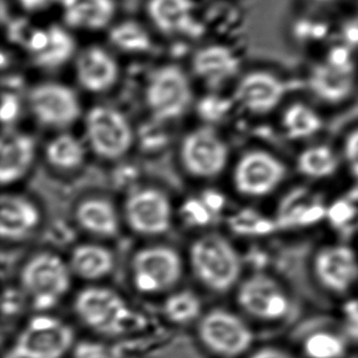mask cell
<instances>
[{"instance_id": "26", "label": "cell", "mask_w": 358, "mask_h": 358, "mask_svg": "<svg viewBox=\"0 0 358 358\" xmlns=\"http://www.w3.org/2000/svg\"><path fill=\"white\" fill-rule=\"evenodd\" d=\"M114 266V255L100 245L81 244L71 255V270L83 280H101L113 271Z\"/></svg>"}, {"instance_id": "33", "label": "cell", "mask_w": 358, "mask_h": 358, "mask_svg": "<svg viewBox=\"0 0 358 358\" xmlns=\"http://www.w3.org/2000/svg\"><path fill=\"white\" fill-rule=\"evenodd\" d=\"M110 41L115 47L129 53H142L152 47L148 33L135 22H123L110 30Z\"/></svg>"}, {"instance_id": "7", "label": "cell", "mask_w": 358, "mask_h": 358, "mask_svg": "<svg viewBox=\"0 0 358 358\" xmlns=\"http://www.w3.org/2000/svg\"><path fill=\"white\" fill-rule=\"evenodd\" d=\"M74 310L87 328L108 336L122 334L133 320V312L125 299L106 287L81 290L75 299Z\"/></svg>"}, {"instance_id": "22", "label": "cell", "mask_w": 358, "mask_h": 358, "mask_svg": "<svg viewBox=\"0 0 358 358\" xmlns=\"http://www.w3.org/2000/svg\"><path fill=\"white\" fill-rule=\"evenodd\" d=\"M148 14L155 26L164 33L194 32L192 0H148Z\"/></svg>"}, {"instance_id": "28", "label": "cell", "mask_w": 358, "mask_h": 358, "mask_svg": "<svg viewBox=\"0 0 358 358\" xmlns=\"http://www.w3.org/2000/svg\"><path fill=\"white\" fill-rule=\"evenodd\" d=\"M282 131L291 140L309 139L322 129L320 115L308 104L295 102L285 110L282 116Z\"/></svg>"}, {"instance_id": "8", "label": "cell", "mask_w": 358, "mask_h": 358, "mask_svg": "<svg viewBox=\"0 0 358 358\" xmlns=\"http://www.w3.org/2000/svg\"><path fill=\"white\" fill-rule=\"evenodd\" d=\"M131 273L139 292L155 294L178 284L183 274V261L171 247H146L134 255Z\"/></svg>"}, {"instance_id": "12", "label": "cell", "mask_w": 358, "mask_h": 358, "mask_svg": "<svg viewBox=\"0 0 358 358\" xmlns=\"http://www.w3.org/2000/svg\"><path fill=\"white\" fill-rule=\"evenodd\" d=\"M228 148L210 129H199L184 139L181 158L185 169L200 178L220 175L228 162Z\"/></svg>"}, {"instance_id": "42", "label": "cell", "mask_w": 358, "mask_h": 358, "mask_svg": "<svg viewBox=\"0 0 358 358\" xmlns=\"http://www.w3.org/2000/svg\"><path fill=\"white\" fill-rule=\"evenodd\" d=\"M356 294H357V295H358V289H357V293H356Z\"/></svg>"}, {"instance_id": "20", "label": "cell", "mask_w": 358, "mask_h": 358, "mask_svg": "<svg viewBox=\"0 0 358 358\" xmlns=\"http://www.w3.org/2000/svg\"><path fill=\"white\" fill-rule=\"evenodd\" d=\"M35 141L26 134H11L3 137L0 146V182L10 185L22 179L35 158Z\"/></svg>"}, {"instance_id": "30", "label": "cell", "mask_w": 358, "mask_h": 358, "mask_svg": "<svg viewBox=\"0 0 358 358\" xmlns=\"http://www.w3.org/2000/svg\"><path fill=\"white\" fill-rule=\"evenodd\" d=\"M50 164L60 169H76L85 158V148L78 138L64 134L54 138L45 150Z\"/></svg>"}, {"instance_id": "9", "label": "cell", "mask_w": 358, "mask_h": 358, "mask_svg": "<svg viewBox=\"0 0 358 358\" xmlns=\"http://www.w3.org/2000/svg\"><path fill=\"white\" fill-rule=\"evenodd\" d=\"M287 177L284 162L267 150H250L241 157L234 171L236 192L248 199L273 194Z\"/></svg>"}, {"instance_id": "15", "label": "cell", "mask_w": 358, "mask_h": 358, "mask_svg": "<svg viewBox=\"0 0 358 358\" xmlns=\"http://www.w3.org/2000/svg\"><path fill=\"white\" fill-rule=\"evenodd\" d=\"M282 79L267 71H255L245 75L236 85V103L253 115H265L278 108L286 95Z\"/></svg>"}, {"instance_id": "4", "label": "cell", "mask_w": 358, "mask_h": 358, "mask_svg": "<svg viewBox=\"0 0 358 358\" xmlns=\"http://www.w3.org/2000/svg\"><path fill=\"white\" fill-rule=\"evenodd\" d=\"M198 334L204 347L221 358H244L257 345L255 326L241 312L223 308L203 316Z\"/></svg>"}, {"instance_id": "1", "label": "cell", "mask_w": 358, "mask_h": 358, "mask_svg": "<svg viewBox=\"0 0 358 358\" xmlns=\"http://www.w3.org/2000/svg\"><path fill=\"white\" fill-rule=\"evenodd\" d=\"M234 297L241 313L261 328L285 324L294 310L288 285L278 274L263 268L245 274L234 290Z\"/></svg>"}, {"instance_id": "38", "label": "cell", "mask_w": 358, "mask_h": 358, "mask_svg": "<svg viewBox=\"0 0 358 358\" xmlns=\"http://www.w3.org/2000/svg\"><path fill=\"white\" fill-rule=\"evenodd\" d=\"M343 158L351 175L358 180V127L343 140Z\"/></svg>"}, {"instance_id": "18", "label": "cell", "mask_w": 358, "mask_h": 358, "mask_svg": "<svg viewBox=\"0 0 358 358\" xmlns=\"http://www.w3.org/2000/svg\"><path fill=\"white\" fill-rule=\"evenodd\" d=\"M352 345L336 322L318 324L299 334L297 353L301 358H348Z\"/></svg>"}, {"instance_id": "31", "label": "cell", "mask_w": 358, "mask_h": 358, "mask_svg": "<svg viewBox=\"0 0 358 358\" xmlns=\"http://www.w3.org/2000/svg\"><path fill=\"white\" fill-rule=\"evenodd\" d=\"M163 310L165 316L173 324H187L200 317L202 303L196 293L182 290L167 297Z\"/></svg>"}, {"instance_id": "13", "label": "cell", "mask_w": 358, "mask_h": 358, "mask_svg": "<svg viewBox=\"0 0 358 358\" xmlns=\"http://www.w3.org/2000/svg\"><path fill=\"white\" fill-rule=\"evenodd\" d=\"M30 108L43 125L66 127L80 116V102L76 94L60 83H43L30 94Z\"/></svg>"}, {"instance_id": "3", "label": "cell", "mask_w": 358, "mask_h": 358, "mask_svg": "<svg viewBox=\"0 0 358 358\" xmlns=\"http://www.w3.org/2000/svg\"><path fill=\"white\" fill-rule=\"evenodd\" d=\"M192 272L203 286L219 294L236 290L244 278V259L225 236L213 234L192 243L189 250Z\"/></svg>"}, {"instance_id": "34", "label": "cell", "mask_w": 358, "mask_h": 358, "mask_svg": "<svg viewBox=\"0 0 358 358\" xmlns=\"http://www.w3.org/2000/svg\"><path fill=\"white\" fill-rule=\"evenodd\" d=\"M335 322L352 345L358 343V295L338 301Z\"/></svg>"}, {"instance_id": "29", "label": "cell", "mask_w": 358, "mask_h": 358, "mask_svg": "<svg viewBox=\"0 0 358 358\" xmlns=\"http://www.w3.org/2000/svg\"><path fill=\"white\" fill-rule=\"evenodd\" d=\"M311 85L322 99L338 101L349 93L352 80L347 71L341 70L338 66L332 69L318 66L312 75Z\"/></svg>"}, {"instance_id": "36", "label": "cell", "mask_w": 358, "mask_h": 358, "mask_svg": "<svg viewBox=\"0 0 358 358\" xmlns=\"http://www.w3.org/2000/svg\"><path fill=\"white\" fill-rule=\"evenodd\" d=\"M244 358H301L294 348L280 343H262L255 345Z\"/></svg>"}, {"instance_id": "16", "label": "cell", "mask_w": 358, "mask_h": 358, "mask_svg": "<svg viewBox=\"0 0 358 358\" xmlns=\"http://www.w3.org/2000/svg\"><path fill=\"white\" fill-rule=\"evenodd\" d=\"M27 49L36 66L57 69L64 66L75 53L72 35L59 26L35 30L27 41Z\"/></svg>"}, {"instance_id": "21", "label": "cell", "mask_w": 358, "mask_h": 358, "mask_svg": "<svg viewBox=\"0 0 358 358\" xmlns=\"http://www.w3.org/2000/svg\"><path fill=\"white\" fill-rule=\"evenodd\" d=\"M59 5L66 24L80 30L106 28L116 14L115 0H60Z\"/></svg>"}, {"instance_id": "25", "label": "cell", "mask_w": 358, "mask_h": 358, "mask_svg": "<svg viewBox=\"0 0 358 358\" xmlns=\"http://www.w3.org/2000/svg\"><path fill=\"white\" fill-rule=\"evenodd\" d=\"M76 220L85 231L102 238H110L118 232L119 217L114 205L104 199L83 201L77 207Z\"/></svg>"}, {"instance_id": "39", "label": "cell", "mask_w": 358, "mask_h": 358, "mask_svg": "<svg viewBox=\"0 0 358 358\" xmlns=\"http://www.w3.org/2000/svg\"><path fill=\"white\" fill-rule=\"evenodd\" d=\"M20 104L18 98L11 93L3 94L1 100V121L3 124L11 123L20 115Z\"/></svg>"}, {"instance_id": "2", "label": "cell", "mask_w": 358, "mask_h": 358, "mask_svg": "<svg viewBox=\"0 0 358 358\" xmlns=\"http://www.w3.org/2000/svg\"><path fill=\"white\" fill-rule=\"evenodd\" d=\"M308 269L318 291L337 303L357 293L358 248L348 241L320 243L311 251Z\"/></svg>"}, {"instance_id": "11", "label": "cell", "mask_w": 358, "mask_h": 358, "mask_svg": "<svg viewBox=\"0 0 358 358\" xmlns=\"http://www.w3.org/2000/svg\"><path fill=\"white\" fill-rule=\"evenodd\" d=\"M146 103L159 120L181 116L192 101V87L181 69L167 66L159 69L148 81Z\"/></svg>"}, {"instance_id": "24", "label": "cell", "mask_w": 358, "mask_h": 358, "mask_svg": "<svg viewBox=\"0 0 358 358\" xmlns=\"http://www.w3.org/2000/svg\"><path fill=\"white\" fill-rule=\"evenodd\" d=\"M238 66L234 53L222 45H207L196 52L192 60L194 74L210 85L227 80L236 72Z\"/></svg>"}, {"instance_id": "37", "label": "cell", "mask_w": 358, "mask_h": 358, "mask_svg": "<svg viewBox=\"0 0 358 358\" xmlns=\"http://www.w3.org/2000/svg\"><path fill=\"white\" fill-rule=\"evenodd\" d=\"M75 358H122L117 348L97 341H85L75 347Z\"/></svg>"}, {"instance_id": "40", "label": "cell", "mask_w": 358, "mask_h": 358, "mask_svg": "<svg viewBox=\"0 0 358 358\" xmlns=\"http://www.w3.org/2000/svg\"><path fill=\"white\" fill-rule=\"evenodd\" d=\"M16 1L22 9L30 12L43 11L56 3H60V0H16Z\"/></svg>"}, {"instance_id": "19", "label": "cell", "mask_w": 358, "mask_h": 358, "mask_svg": "<svg viewBox=\"0 0 358 358\" xmlns=\"http://www.w3.org/2000/svg\"><path fill=\"white\" fill-rule=\"evenodd\" d=\"M76 75L83 89L92 93H101L116 83L118 66L106 50L90 48L77 59Z\"/></svg>"}, {"instance_id": "10", "label": "cell", "mask_w": 358, "mask_h": 358, "mask_svg": "<svg viewBox=\"0 0 358 358\" xmlns=\"http://www.w3.org/2000/svg\"><path fill=\"white\" fill-rule=\"evenodd\" d=\"M85 136L92 150L106 159H117L129 152L133 131L127 119L110 106H95L85 118Z\"/></svg>"}, {"instance_id": "5", "label": "cell", "mask_w": 358, "mask_h": 358, "mask_svg": "<svg viewBox=\"0 0 358 358\" xmlns=\"http://www.w3.org/2000/svg\"><path fill=\"white\" fill-rule=\"evenodd\" d=\"M72 270L58 255L43 252L31 257L20 272L22 291L38 311L55 307L72 285Z\"/></svg>"}, {"instance_id": "35", "label": "cell", "mask_w": 358, "mask_h": 358, "mask_svg": "<svg viewBox=\"0 0 358 358\" xmlns=\"http://www.w3.org/2000/svg\"><path fill=\"white\" fill-rule=\"evenodd\" d=\"M184 221L194 227H204L213 221L215 213L203 202L202 199H189L181 209Z\"/></svg>"}, {"instance_id": "23", "label": "cell", "mask_w": 358, "mask_h": 358, "mask_svg": "<svg viewBox=\"0 0 358 358\" xmlns=\"http://www.w3.org/2000/svg\"><path fill=\"white\" fill-rule=\"evenodd\" d=\"M328 208L309 192L297 190L280 205L278 217L274 220L278 229L282 228L308 227L327 217Z\"/></svg>"}, {"instance_id": "6", "label": "cell", "mask_w": 358, "mask_h": 358, "mask_svg": "<svg viewBox=\"0 0 358 358\" xmlns=\"http://www.w3.org/2000/svg\"><path fill=\"white\" fill-rule=\"evenodd\" d=\"M74 341V331L66 322L39 314L18 333L6 358H64Z\"/></svg>"}, {"instance_id": "17", "label": "cell", "mask_w": 358, "mask_h": 358, "mask_svg": "<svg viewBox=\"0 0 358 358\" xmlns=\"http://www.w3.org/2000/svg\"><path fill=\"white\" fill-rule=\"evenodd\" d=\"M41 223V211L32 201L6 194L0 202V234L10 242L28 238Z\"/></svg>"}, {"instance_id": "14", "label": "cell", "mask_w": 358, "mask_h": 358, "mask_svg": "<svg viewBox=\"0 0 358 358\" xmlns=\"http://www.w3.org/2000/svg\"><path fill=\"white\" fill-rule=\"evenodd\" d=\"M125 217L129 227L143 236H159L171 228L173 210L162 192L152 188L139 190L125 203Z\"/></svg>"}, {"instance_id": "27", "label": "cell", "mask_w": 358, "mask_h": 358, "mask_svg": "<svg viewBox=\"0 0 358 358\" xmlns=\"http://www.w3.org/2000/svg\"><path fill=\"white\" fill-rule=\"evenodd\" d=\"M339 157L327 144L308 146L296 158L299 175L312 181H322L333 177L339 169Z\"/></svg>"}, {"instance_id": "41", "label": "cell", "mask_w": 358, "mask_h": 358, "mask_svg": "<svg viewBox=\"0 0 358 358\" xmlns=\"http://www.w3.org/2000/svg\"><path fill=\"white\" fill-rule=\"evenodd\" d=\"M201 199H202L203 202L207 205V207H208L215 215V213H220V211L223 209L224 204H225V200H224L223 196H222L219 192H205Z\"/></svg>"}, {"instance_id": "32", "label": "cell", "mask_w": 358, "mask_h": 358, "mask_svg": "<svg viewBox=\"0 0 358 358\" xmlns=\"http://www.w3.org/2000/svg\"><path fill=\"white\" fill-rule=\"evenodd\" d=\"M228 227L236 236H263L278 230L275 221L250 209H242L228 217Z\"/></svg>"}]
</instances>
